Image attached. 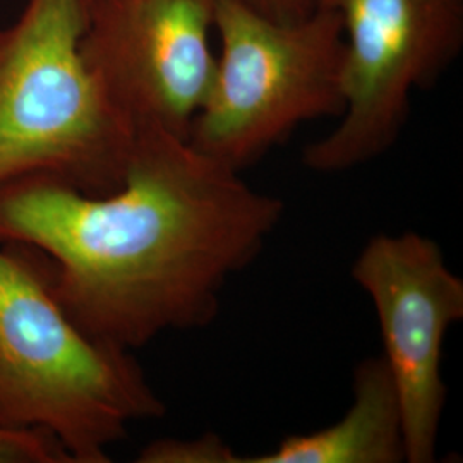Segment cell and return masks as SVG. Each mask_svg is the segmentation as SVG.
Returning a JSON list of instances; mask_svg holds the SVG:
<instances>
[{
	"label": "cell",
	"mask_w": 463,
	"mask_h": 463,
	"mask_svg": "<svg viewBox=\"0 0 463 463\" xmlns=\"http://www.w3.org/2000/svg\"><path fill=\"white\" fill-rule=\"evenodd\" d=\"M283 215L280 199L187 139L137 128L122 185L86 194L47 175L0 185V244L42 252L59 304L103 345L133 352L206 325L227 279Z\"/></svg>",
	"instance_id": "cell-1"
},
{
	"label": "cell",
	"mask_w": 463,
	"mask_h": 463,
	"mask_svg": "<svg viewBox=\"0 0 463 463\" xmlns=\"http://www.w3.org/2000/svg\"><path fill=\"white\" fill-rule=\"evenodd\" d=\"M164 414L133 352L69 317L45 256L0 244V426L49 432L72 463H107L133 422Z\"/></svg>",
	"instance_id": "cell-2"
},
{
	"label": "cell",
	"mask_w": 463,
	"mask_h": 463,
	"mask_svg": "<svg viewBox=\"0 0 463 463\" xmlns=\"http://www.w3.org/2000/svg\"><path fill=\"white\" fill-rule=\"evenodd\" d=\"M90 0H28L0 28V185L47 175L86 194L126 177L136 129L81 55Z\"/></svg>",
	"instance_id": "cell-3"
},
{
	"label": "cell",
	"mask_w": 463,
	"mask_h": 463,
	"mask_svg": "<svg viewBox=\"0 0 463 463\" xmlns=\"http://www.w3.org/2000/svg\"><path fill=\"white\" fill-rule=\"evenodd\" d=\"M215 32V78L187 137L203 155L241 172L298 124L342 116L345 36L336 11L277 23L218 0Z\"/></svg>",
	"instance_id": "cell-4"
},
{
	"label": "cell",
	"mask_w": 463,
	"mask_h": 463,
	"mask_svg": "<svg viewBox=\"0 0 463 463\" xmlns=\"http://www.w3.org/2000/svg\"><path fill=\"white\" fill-rule=\"evenodd\" d=\"M316 7L342 17L345 105L338 126L306 148L304 164L336 174L393 146L412 91L430 86L458 57L463 0H316Z\"/></svg>",
	"instance_id": "cell-5"
},
{
	"label": "cell",
	"mask_w": 463,
	"mask_h": 463,
	"mask_svg": "<svg viewBox=\"0 0 463 463\" xmlns=\"http://www.w3.org/2000/svg\"><path fill=\"white\" fill-rule=\"evenodd\" d=\"M218 0H90L84 64L134 129L187 139L215 78Z\"/></svg>",
	"instance_id": "cell-6"
},
{
	"label": "cell",
	"mask_w": 463,
	"mask_h": 463,
	"mask_svg": "<svg viewBox=\"0 0 463 463\" xmlns=\"http://www.w3.org/2000/svg\"><path fill=\"white\" fill-rule=\"evenodd\" d=\"M380 319L383 359L397 388L405 462L430 463L447 402L445 336L463 317V280L420 233L373 237L352 268Z\"/></svg>",
	"instance_id": "cell-7"
},
{
	"label": "cell",
	"mask_w": 463,
	"mask_h": 463,
	"mask_svg": "<svg viewBox=\"0 0 463 463\" xmlns=\"http://www.w3.org/2000/svg\"><path fill=\"white\" fill-rule=\"evenodd\" d=\"M246 463L405 462L397 388L383 355L363 361L354 376V402L325 430L288 436L273 451Z\"/></svg>",
	"instance_id": "cell-8"
},
{
	"label": "cell",
	"mask_w": 463,
	"mask_h": 463,
	"mask_svg": "<svg viewBox=\"0 0 463 463\" xmlns=\"http://www.w3.org/2000/svg\"><path fill=\"white\" fill-rule=\"evenodd\" d=\"M141 463H241V457L232 451L215 434H204L198 439L177 441L158 439L139 451Z\"/></svg>",
	"instance_id": "cell-9"
},
{
	"label": "cell",
	"mask_w": 463,
	"mask_h": 463,
	"mask_svg": "<svg viewBox=\"0 0 463 463\" xmlns=\"http://www.w3.org/2000/svg\"><path fill=\"white\" fill-rule=\"evenodd\" d=\"M0 463H72L49 432L0 426Z\"/></svg>",
	"instance_id": "cell-10"
},
{
	"label": "cell",
	"mask_w": 463,
	"mask_h": 463,
	"mask_svg": "<svg viewBox=\"0 0 463 463\" xmlns=\"http://www.w3.org/2000/svg\"><path fill=\"white\" fill-rule=\"evenodd\" d=\"M260 16L277 23H298L316 11V0H237Z\"/></svg>",
	"instance_id": "cell-11"
}]
</instances>
